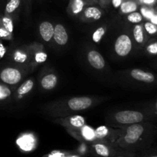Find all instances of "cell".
<instances>
[{"label":"cell","instance_id":"6da1fadb","mask_svg":"<svg viewBox=\"0 0 157 157\" xmlns=\"http://www.w3.org/2000/svg\"><path fill=\"white\" fill-rule=\"evenodd\" d=\"M154 134L155 127L153 126L133 124L127 127L122 144H120L127 150L146 148L152 142Z\"/></svg>","mask_w":157,"mask_h":157},{"label":"cell","instance_id":"7a4b0ae2","mask_svg":"<svg viewBox=\"0 0 157 157\" xmlns=\"http://www.w3.org/2000/svg\"><path fill=\"white\" fill-rule=\"evenodd\" d=\"M117 121L121 124H133L141 123L145 119V115L140 111L124 110L117 113L115 116Z\"/></svg>","mask_w":157,"mask_h":157},{"label":"cell","instance_id":"3957f363","mask_svg":"<svg viewBox=\"0 0 157 157\" xmlns=\"http://www.w3.org/2000/svg\"><path fill=\"white\" fill-rule=\"evenodd\" d=\"M132 49V41L127 35H121L115 42V51L120 56H127Z\"/></svg>","mask_w":157,"mask_h":157},{"label":"cell","instance_id":"277c9868","mask_svg":"<svg viewBox=\"0 0 157 157\" xmlns=\"http://www.w3.org/2000/svg\"><path fill=\"white\" fill-rule=\"evenodd\" d=\"M0 79L8 84H15L21 79V75L19 71L12 67H6L0 73Z\"/></svg>","mask_w":157,"mask_h":157},{"label":"cell","instance_id":"5b68a950","mask_svg":"<svg viewBox=\"0 0 157 157\" xmlns=\"http://www.w3.org/2000/svg\"><path fill=\"white\" fill-rule=\"evenodd\" d=\"M130 75H131L132 78H134L136 81L147 83V84H153L156 80L154 74H153L152 72L145 71L140 70V69H133L130 72Z\"/></svg>","mask_w":157,"mask_h":157},{"label":"cell","instance_id":"8992f818","mask_svg":"<svg viewBox=\"0 0 157 157\" xmlns=\"http://www.w3.org/2000/svg\"><path fill=\"white\" fill-rule=\"evenodd\" d=\"M91 99L87 97L75 98L68 101V106L73 110H81L87 109L91 105Z\"/></svg>","mask_w":157,"mask_h":157},{"label":"cell","instance_id":"52a82bcc","mask_svg":"<svg viewBox=\"0 0 157 157\" xmlns=\"http://www.w3.org/2000/svg\"><path fill=\"white\" fill-rule=\"evenodd\" d=\"M92 147L95 154L99 157H112L117 153L116 150H112L109 146L103 143H97Z\"/></svg>","mask_w":157,"mask_h":157},{"label":"cell","instance_id":"ba28073f","mask_svg":"<svg viewBox=\"0 0 157 157\" xmlns=\"http://www.w3.org/2000/svg\"><path fill=\"white\" fill-rule=\"evenodd\" d=\"M87 58H88L89 63L96 69H102L105 65L104 58L99 52L96 51H91L89 52Z\"/></svg>","mask_w":157,"mask_h":157},{"label":"cell","instance_id":"9c48e42d","mask_svg":"<svg viewBox=\"0 0 157 157\" xmlns=\"http://www.w3.org/2000/svg\"><path fill=\"white\" fill-rule=\"evenodd\" d=\"M35 139L32 135L26 134L18 138L16 141L18 147L24 151H31L35 147Z\"/></svg>","mask_w":157,"mask_h":157},{"label":"cell","instance_id":"30bf717a","mask_svg":"<svg viewBox=\"0 0 157 157\" xmlns=\"http://www.w3.org/2000/svg\"><path fill=\"white\" fill-rule=\"evenodd\" d=\"M54 38L60 45H64L67 42L68 37L64 26L59 24L55 26L54 29Z\"/></svg>","mask_w":157,"mask_h":157},{"label":"cell","instance_id":"8fae6325","mask_svg":"<svg viewBox=\"0 0 157 157\" xmlns=\"http://www.w3.org/2000/svg\"><path fill=\"white\" fill-rule=\"evenodd\" d=\"M40 34L45 41H48L52 39L54 35V27L52 23L48 21H44L40 25Z\"/></svg>","mask_w":157,"mask_h":157},{"label":"cell","instance_id":"7c38bea8","mask_svg":"<svg viewBox=\"0 0 157 157\" xmlns=\"http://www.w3.org/2000/svg\"><path fill=\"white\" fill-rule=\"evenodd\" d=\"M137 9L138 4L136 0H123L121 5V10L124 14L136 12Z\"/></svg>","mask_w":157,"mask_h":157},{"label":"cell","instance_id":"4fadbf2b","mask_svg":"<svg viewBox=\"0 0 157 157\" xmlns=\"http://www.w3.org/2000/svg\"><path fill=\"white\" fill-rule=\"evenodd\" d=\"M133 36H134L135 41L138 44H144L146 40V35L144 28L142 25L137 24L134 26L133 29Z\"/></svg>","mask_w":157,"mask_h":157},{"label":"cell","instance_id":"5bb4252c","mask_svg":"<svg viewBox=\"0 0 157 157\" xmlns=\"http://www.w3.org/2000/svg\"><path fill=\"white\" fill-rule=\"evenodd\" d=\"M57 84V77L55 75H46L41 80V86L46 90H51L55 87Z\"/></svg>","mask_w":157,"mask_h":157},{"label":"cell","instance_id":"9a60e30c","mask_svg":"<svg viewBox=\"0 0 157 157\" xmlns=\"http://www.w3.org/2000/svg\"><path fill=\"white\" fill-rule=\"evenodd\" d=\"M84 15L87 18H93L94 20H98L101 18L102 12L98 8L90 6L84 9Z\"/></svg>","mask_w":157,"mask_h":157},{"label":"cell","instance_id":"2e32d148","mask_svg":"<svg viewBox=\"0 0 157 157\" xmlns=\"http://www.w3.org/2000/svg\"><path fill=\"white\" fill-rule=\"evenodd\" d=\"M82 137L87 141H94L97 139L95 130L88 126H83L81 128Z\"/></svg>","mask_w":157,"mask_h":157},{"label":"cell","instance_id":"e0dca14e","mask_svg":"<svg viewBox=\"0 0 157 157\" xmlns=\"http://www.w3.org/2000/svg\"><path fill=\"white\" fill-rule=\"evenodd\" d=\"M84 0H71V9L74 14H78L83 10L84 7Z\"/></svg>","mask_w":157,"mask_h":157},{"label":"cell","instance_id":"ac0fdd59","mask_svg":"<svg viewBox=\"0 0 157 157\" xmlns=\"http://www.w3.org/2000/svg\"><path fill=\"white\" fill-rule=\"evenodd\" d=\"M33 85V81H32V80H28V81H26L25 82H24L21 86H20L19 88L18 89V94L20 95H23L29 93V92L32 89Z\"/></svg>","mask_w":157,"mask_h":157},{"label":"cell","instance_id":"d6986e66","mask_svg":"<svg viewBox=\"0 0 157 157\" xmlns=\"http://www.w3.org/2000/svg\"><path fill=\"white\" fill-rule=\"evenodd\" d=\"M20 3H21V0H9L6 6V13H13L19 7Z\"/></svg>","mask_w":157,"mask_h":157},{"label":"cell","instance_id":"ffe728a7","mask_svg":"<svg viewBox=\"0 0 157 157\" xmlns=\"http://www.w3.org/2000/svg\"><path fill=\"white\" fill-rule=\"evenodd\" d=\"M144 30L146 31L148 35L151 36H156L157 35V25L153 24L151 21H146L144 23Z\"/></svg>","mask_w":157,"mask_h":157},{"label":"cell","instance_id":"44dd1931","mask_svg":"<svg viewBox=\"0 0 157 157\" xmlns=\"http://www.w3.org/2000/svg\"><path fill=\"white\" fill-rule=\"evenodd\" d=\"M155 10L156 9L154 8V6H144L141 8V15H143V17H145L146 18L150 20L153 14L155 13Z\"/></svg>","mask_w":157,"mask_h":157},{"label":"cell","instance_id":"7402d4cb","mask_svg":"<svg viewBox=\"0 0 157 157\" xmlns=\"http://www.w3.org/2000/svg\"><path fill=\"white\" fill-rule=\"evenodd\" d=\"M95 134H96V137L98 140L105 139L109 135V130L105 126H101L96 130Z\"/></svg>","mask_w":157,"mask_h":157},{"label":"cell","instance_id":"603a6c76","mask_svg":"<svg viewBox=\"0 0 157 157\" xmlns=\"http://www.w3.org/2000/svg\"><path fill=\"white\" fill-rule=\"evenodd\" d=\"M144 17L141 15V13L137 12H133L131 13H129L127 16V20L132 23H140L143 21Z\"/></svg>","mask_w":157,"mask_h":157},{"label":"cell","instance_id":"cb8c5ba5","mask_svg":"<svg viewBox=\"0 0 157 157\" xmlns=\"http://www.w3.org/2000/svg\"><path fill=\"white\" fill-rule=\"evenodd\" d=\"M1 24L6 29V30L10 34L12 33V31H13V24H12V19L9 18V17H3L1 19Z\"/></svg>","mask_w":157,"mask_h":157},{"label":"cell","instance_id":"d4e9b609","mask_svg":"<svg viewBox=\"0 0 157 157\" xmlns=\"http://www.w3.org/2000/svg\"><path fill=\"white\" fill-rule=\"evenodd\" d=\"M71 124L75 127H82L84 126V119L81 116H75L71 118Z\"/></svg>","mask_w":157,"mask_h":157},{"label":"cell","instance_id":"484cf974","mask_svg":"<svg viewBox=\"0 0 157 157\" xmlns=\"http://www.w3.org/2000/svg\"><path fill=\"white\" fill-rule=\"evenodd\" d=\"M11 95V90L7 86L0 84V101H3Z\"/></svg>","mask_w":157,"mask_h":157},{"label":"cell","instance_id":"4316f807","mask_svg":"<svg viewBox=\"0 0 157 157\" xmlns=\"http://www.w3.org/2000/svg\"><path fill=\"white\" fill-rule=\"evenodd\" d=\"M147 53L151 55H157V39L150 41L147 46Z\"/></svg>","mask_w":157,"mask_h":157},{"label":"cell","instance_id":"83f0119b","mask_svg":"<svg viewBox=\"0 0 157 157\" xmlns=\"http://www.w3.org/2000/svg\"><path fill=\"white\" fill-rule=\"evenodd\" d=\"M104 35V29L103 28H99L94 32L93 35V40L94 42L98 43L101 40L102 37Z\"/></svg>","mask_w":157,"mask_h":157},{"label":"cell","instance_id":"f1b7e54d","mask_svg":"<svg viewBox=\"0 0 157 157\" xmlns=\"http://www.w3.org/2000/svg\"><path fill=\"white\" fill-rule=\"evenodd\" d=\"M26 58H27V55L20 52H16L15 55H14V60L17 61V62L23 63L24 61H25Z\"/></svg>","mask_w":157,"mask_h":157},{"label":"cell","instance_id":"f546056e","mask_svg":"<svg viewBox=\"0 0 157 157\" xmlns=\"http://www.w3.org/2000/svg\"><path fill=\"white\" fill-rule=\"evenodd\" d=\"M68 155V153H65V152L55 150V151H52V153H50L48 155H45V156L43 157H67Z\"/></svg>","mask_w":157,"mask_h":157},{"label":"cell","instance_id":"4dcf8cb0","mask_svg":"<svg viewBox=\"0 0 157 157\" xmlns=\"http://www.w3.org/2000/svg\"><path fill=\"white\" fill-rule=\"evenodd\" d=\"M46 59H47V55L43 52H39L35 55V61L38 63L44 62L46 61Z\"/></svg>","mask_w":157,"mask_h":157},{"label":"cell","instance_id":"1f68e13d","mask_svg":"<svg viewBox=\"0 0 157 157\" xmlns=\"http://www.w3.org/2000/svg\"><path fill=\"white\" fill-rule=\"evenodd\" d=\"M138 157H157V149L145 151L144 154Z\"/></svg>","mask_w":157,"mask_h":157},{"label":"cell","instance_id":"d6a6232c","mask_svg":"<svg viewBox=\"0 0 157 157\" xmlns=\"http://www.w3.org/2000/svg\"><path fill=\"white\" fill-rule=\"evenodd\" d=\"M144 6H155L157 4V0H138Z\"/></svg>","mask_w":157,"mask_h":157},{"label":"cell","instance_id":"836d02e7","mask_svg":"<svg viewBox=\"0 0 157 157\" xmlns=\"http://www.w3.org/2000/svg\"><path fill=\"white\" fill-rule=\"evenodd\" d=\"M112 157H136V155L133 153V152H130V151H127V153H125L124 154H117V153H115V155H113Z\"/></svg>","mask_w":157,"mask_h":157},{"label":"cell","instance_id":"e575fe53","mask_svg":"<svg viewBox=\"0 0 157 157\" xmlns=\"http://www.w3.org/2000/svg\"><path fill=\"white\" fill-rule=\"evenodd\" d=\"M9 35H10V33L6 30V29L3 27L2 25H0V38H7Z\"/></svg>","mask_w":157,"mask_h":157},{"label":"cell","instance_id":"d590c367","mask_svg":"<svg viewBox=\"0 0 157 157\" xmlns=\"http://www.w3.org/2000/svg\"><path fill=\"white\" fill-rule=\"evenodd\" d=\"M86 153H87V147H86V146L84 144H82L79 147V149H78V154L80 156H84L86 154Z\"/></svg>","mask_w":157,"mask_h":157},{"label":"cell","instance_id":"8d00e7d4","mask_svg":"<svg viewBox=\"0 0 157 157\" xmlns=\"http://www.w3.org/2000/svg\"><path fill=\"white\" fill-rule=\"evenodd\" d=\"M150 21H151L153 24L157 25V9H156V10H155V13L151 17V18L150 19Z\"/></svg>","mask_w":157,"mask_h":157},{"label":"cell","instance_id":"74e56055","mask_svg":"<svg viewBox=\"0 0 157 157\" xmlns=\"http://www.w3.org/2000/svg\"><path fill=\"white\" fill-rule=\"evenodd\" d=\"M112 4H113V7L114 8H118L121 6V3H122L123 0H111Z\"/></svg>","mask_w":157,"mask_h":157},{"label":"cell","instance_id":"f35d334b","mask_svg":"<svg viewBox=\"0 0 157 157\" xmlns=\"http://www.w3.org/2000/svg\"><path fill=\"white\" fill-rule=\"evenodd\" d=\"M6 53V48L2 43H0V58H2Z\"/></svg>","mask_w":157,"mask_h":157},{"label":"cell","instance_id":"ab89813d","mask_svg":"<svg viewBox=\"0 0 157 157\" xmlns=\"http://www.w3.org/2000/svg\"><path fill=\"white\" fill-rule=\"evenodd\" d=\"M67 157H82L79 154H69Z\"/></svg>","mask_w":157,"mask_h":157},{"label":"cell","instance_id":"60d3db41","mask_svg":"<svg viewBox=\"0 0 157 157\" xmlns=\"http://www.w3.org/2000/svg\"><path fill=\"white\" fill-rule=\"evenodd\" d=\"M90 1H96V0H90Z\"/></svg>","mask_w":157,"mask_h":157},{"label":"cell","instance_id":"b9f144b4","mask_svg":"<svg viewBox=\"0 0 157 157\" xmlns=\"http://www.w3.org/2000/svg\"><path fill=\"white\" fill-rule=\"evenodd\" d=\"M156 110H157V103H156Z\"/></svg>","mask_w":157,"mask_h":157},{"label":"cell","instance_id":"7bdbcfd3","mask_svg":"<svg viewBox=\"0 0 157 157\" xmlns=\"http://www.w3.org/2000/svg\"><path fill=\"white\" fill-rule=\"evenodd\" d=\"M101 1H105V0H101Z\"/></svg>","mask_w":157,"mask_h":157}]
</instances>
